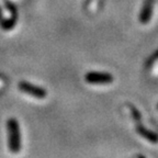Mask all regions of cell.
<instances>
[{"label": "cell", "mask_w": 158, "mask_h": 158, "mask_svg": "<svg viewBox=\"0 0 158 158\" xmlns=\"http://www.w3.org/2000/svg\"><path fill=\"white\" fill-rule=\"evenodd\" d=\"M8 135H9V147L13 154H17L21 149V133L19 122L15 118H9L7 121Z\"/></svg>", "instance_id": "1"}, {"label": "cell", "mask_w": 158, "mask_h": 158, "mask_svg": "<svg viewBox=\"0 0 158 158\" xmlns=\"http://www.w3.org/2000/svg\"><path fill=\"white\" fill-rule=\"evenodd\" d=\"M19 89L22 92H24V94H30V96H32L37 99H44L47 94L45 89L41 88V87L34 86V85L30 84V82H27V81H20Z\"/></svg>", "instance_id": "2"}, {"label": "cell", "mask_w": 158, "mask_h": 158, "mask_svg": "<svg viewBox=\"0 0 158 158\" xmlns=\"http://www.w3.org/2000/svg\"><path fill=\"white\" fill-rule=\"evenodd\" d=\"M85 80L92 85H106L113 82V77L108 73H88L85 76Z\"/></svg>", "instance_id": "3"}, {"label": "cell", "mask_w": 158, "mask_h": 158, "mask_svg": "<svg viewBox=\"0 0 158 158\" xmlns=\"http://www.w3.org/2000/svg\"><path fill=\"white\" fill-rule=\"evenodd\" d=\"M154 8H155V0H146L143 6V10L139 15V21L143 24H146L151 21L154 12Z\"/></svg>", "instance_id": "4"}, {"label": "cell", "mask_w": 158, "mask_h": 158, "mask_svg": "<svg viewBox=\"0 0 158 158\" xmlns=\"http://www.w3.org/2000/svg\"><path fill=\"white\" fill-rule=\"evenodd\" d=\"M136 132H137L138 134L141 136H143L144 138H146L147 141L152 142V143H157L158 142V135L157 134H155L154 132L149 131V130H147L146 127H144L143 125H142V120L141 121H137L136 122Z\"/></svg>", "instance_id": "5"}]
</instances>
